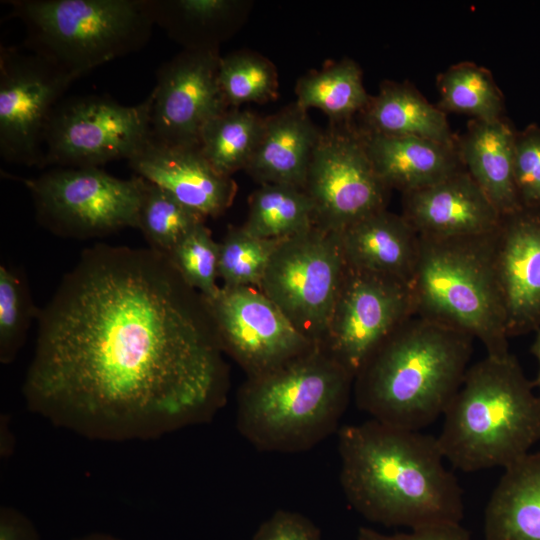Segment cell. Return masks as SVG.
Wrapping results in <instances>:
<instances>
[{"mask_svg": "<svg viewBox=\"0 0 540 540\" xmlns=\"http://www.w3.org/2000/svg\"><path fill=\"white\" fill-rule=\"evenodd\" d=\"M27 408L90 440L158 439L207 423L230 374L202 294L151 248L84 250L37 316Z\"/></svg>", "mask_w": 540, "mask_h": 540, "instance_id": "cell-1", "label": "cell"}, {"mask_svg": "<svg viewBox=\"0 0 540 540\" xmlns=\"http://www.w3.org/2000/svg\"><path fill=\"white\" fill-rule=\"evenodd\" d=\"M339 481L372 523L411 529L461 523L463 493L437 438L374 419L338 430Z\"/></svg>", "mask_w": 540, "mask_h": 540, "instance_id": "cell-2", "label": "cell"}, {"mask_svg": "<svg viewBox=\"0 0 540 540\" xmlns=\"http://www.w3.org/2000/svg\"><path fill=\"white\" fill-rule=\"evenodd\" d=\"M474 338L413 315L371 353L354 377L356 406L371 419L413 431L443 415L469 368Z\"/></svg>", "mask_w": 540, "mask_h": 540, "instance_id": "cell-3", "label": "cell"}, {"mask_svg": "<svg viewBox=\"0 0 540 540\" xmlns=\"http://www.w3.org/2000/svg\"><path fill=\"white\" fill-rule=\"evenodd\" d=\"M533 386L510 352L470 365L436 437L445 460L475 472L505 469L527 455L540 441V397Z\"/></svg>", "mask_w": 540, "mask_h": 540, "instance_id": "cell-4", "label": "cell"}, {"mask_svg": "<svg viewBox=\"0 0 540 540\" xmlns=\"http://www.w3.org/2000/svg\"><path fill=\"white\" fill-rule=\"evenodd\" d=\"M353 375L321 347L257 377L236 394L238 432L262 452L299 453L338 432Z\"/></svg>", "mask_w": 540, "mask_h": 540, "instance_id": "cell-5", "label": "cell"}, {"mask_svg": "<svg viewBox=\"0 0 540 540\" xmlns=\"http://www.w3.org/2000/svg\"><path fill=\"white\" fill-rule=\"evenodd\" d=\"M497 231L450 238L420 236L410 285L416 315L468 333L489 355L509 352L495 267Z\"/></svg>", "mask_w": 540, "mask_h": 540, "instance_id": "cell-6", "label": "cell"}, {"mask_svg": "<svg viewBox=\"0 0 540 540\" xmlns=\"http://www.w3.org/2000/svg\"><path fill=\"white\" fill-rule=\"evenodd\" d=\"M27 29L25 46L74 80L140 50L154 22L148 0H12Z\"/></svg>", "mask_w": 540, "mask_h": 540, "instance_id": "cell-7", "label": "cell"}, {"mask_svg": "<svg viewBox=\"0 0 540 540\" xmlns=\"http://www.w3.org/2000/svg\"><path fill=\"white\" fill-rule=\"evenodd\" d=\"M18 180L31 194L38 222L55 235L86 240L137 228L140 176L121 179L100 167H54Z\"/></svg>", "mask_w": 540, "mask_h": 540, "instance_id": "cell-8", "label": "cell"}, {"mask_svg": "<svg viewBox=\"0 0 540 540\" xmlns=\"http://www.w3.org/2000/svg\"><path fill=\"white\" fill-rule=\"evenodd\" d=\"M346 269L340 234L313 226L279 243L259 289L320 346Z\"/></svg>", "mask_w": 540, "mask_h": 540, "instance_id": "cell-9", "label": "cell"}, {"mask_svg": "<svg viewBox=\"0 0 540 540\" xmlns=\"http://www.w3.org/2000/svg\"><path fill=\"white\" fill-rule=\"evenodd\" d=\"M153 97L126 106L108 96L62 99L44 140L42 167H100L131 159L150 138Z\"/></svg>", "mask_w": 540, "mask_h": 540, "instance_id": "cell-10", "label": "cell"}, {"mask_svg": "<svg viewBox=\"0 0 540 540\" xmlns=\"http://www.w3.org/2000/svg\"><path fill=\"white\" fill-rule=\"evenodd\" d=\"M304 190L314 207L315 226L332 232L386 209L390 189L377 174L361 130L330 124L321 133Z\"/></svg>", "mask_w": 540, "mask_h": 540, "instance_id": "cell-11", "label": "cell"}, {"mask_svg": "<svg viewBox=\"0 0 540 540\" xmlns=\"http://www.w3.org/2000/svg\"><path fill=\"white\" fill-rule=\"evenodd\" d=\"M74 79L26 47L0 49V155L12 164L42 167L52 113Z\"/></svg>", "mask_w": 540, "mask_h": 540, "instance_id": "cell-12", "label": "cell"}, {"mask_svg": "<svg viewBox=\"0 0 540 540\" xmlns=\"http://www.w3.org/2000/svg\"><path fill=\"white\" fill-rule=\"evenodd\" d=\"M204 300L224 355L246 377L269 373L318 347L258 287L221 285Z\"/></svg>", "mask_w": 540, "mask_h": 540, "instance_id": "cell-13", "label": "cell"}, {"mask_svg": "<svg viewBox=\"0 0 540 540\" xmlns=\"http://www.w3.org/2000/svg\"><path fill=\"white\" fill-rule=\"evenodd\" d=\"M413 315L409 284L347 266L319 347L355 377L377 346Z\"/></svg>", "mask_w": 540, "mask_h": 540, "instance_id": "cell-14", "label": "cell"}, {"mask_svg": "<svg viewBox=\"0 0 540 540\" xmlns=\"http://www.w3.org/2000/svg\"><path fill=\"white\" fill-rule=\"evenodd\" d=\"M220 57L217 49H184L159 67L151 91L153 140L198 146L208 123L229 109L218 81Z\"/></svg>", "mask_w": 540, "mask_h": 540, "instance_id": "cell-15", "label": "cell"}, {"mask_svg": "<svg viewBox=\"0 0 540 540\" xmlns=\"http://www.w3.org/2000/svg\"><path fill=\"white\" fill-rule=\"evenodd\" d=\"M495 267L508 335L540 328V212L504 217L495 239Z\"/></svg>", "mask_w": 540, "mask_h": 540, "instance_id": "cell-16", "label": "cell"}, {"mask_svg": "<svg viewBox=\"0 0 540 540\" xmlns=\"http://www.w3.org/2000/svg\"><path fill=\"white\" fill-rule=\"evenodd\" d=\"M128 164L135 175L166 190L206 219L222 215L237 193L232 177L216 171L199 146L168 145L150 137Z\"/></svg>", "mask_w": 540, "mask_h": 540, "instance_id": "cell-17", "label": "cell"}, {"mask_svg": "<svg viewBox=\"0 0 540 540\" xmlns=\"http://www.w3.org/2000/svg\"><path fill=\"white\" fill-rule=\"evenodd\" d=\"M402 215L419 236L433 238L491 234L503 220L465 169L403 194Z\"/></svg>", "mask_w": 540, "mask_h": 540, "instance_id": "cell-18", "label": "cell"}, {"mask_svg": "<svg viewBox=\"0 0 540 540\" xmlns=\"http://www.w3.org/2000/svg\"><path fill=\"white\" fill-rule=\"evenodd\" d=\"M339 234L349 268L411 285L420 236L402 214L384 209Z\"/></svg>", "mask_w": 540, "mask_h": 540, "instance_id": "cell-19", "label": "cell"}, {"mask_svg": "<svg viewBox=\"0 0 540 540\" xmlns=\"http://www.w3.org/2000/svg\"><path fill=\"white\" fill-rule=\"evenodd\" d=\"M361 132L371 162L390 190L413 192L464 169L457 146L414 136Z\"/></svg>", "mask_w": 540, "mask_h": 540, "instance_id": "cell-20", "label": "cell"}, {"mask_svg": "<svg viewBox=\"0 0 540 540\" xmlns=\"http://www.w3.org/2000/svg\"><path fill=\"white\" fill-rule=\"evenodd\" d=\"M321 131L296 103L265 118L263 132L245 171L262 184L304 189Z\"/></svg>", "mask_w": 540, "mask_h": 540, "instance_id": "cell-21", "label": "cell"}, {"mask_svg": "<svg viewBox=\"0 0 540 540\" xmlns=\"http://www.w3.org/2000/svg\"><path fill=\"white\" fill-rule=\"evenodd\" d=\"M515 137L503 118L473 119L457 142L464 169L503 218L523 209L514 175Z\"/></svg>", "mask_w": 540, "mask_h": 540, "instance_id": "cell-22", "label": "cell"}, {"mask_svg": "<svg viewBox=\"0 0 540 540\" xmlns=\"http://www.w3.org/2000/svg\"><path fill=\"white\" fill-rule=\"evenodd\" d=\"M486 540H540V451L504 469L484 515Z\"/></svg>", "mask_w": 540, "mask_h": 540, "instance_id": "cell-23", "label": "cell"}, {"mask_svg": "<svg viewBox=\"0 0 540 540\" xmlns=\"http://www.w3.org/2000/svg\"><path fill=\"white\" fill-rule=\"evenodd\" d=\"M361 113L365 132L414 136L457 146L445 112L408 84L382 83L378 94L370 98Z\"/></svg>", "mask_w": 540, "mask_h": 540, "instance_id": "cell-24", "label": "cell"}, {"mask_svg": "<svg viewBox=\"0 0 540 540\" xmlns=\"http://www.w3.org/2000/svg\"><path fill=\"white\" fill-rule=\"evenodd\" d=\"M154 25L184 49H217L240 3L231 0H148Z\"/></svg>", "mask_w": 540, "mask_h": 540, "instance_id": "cell-25", "label": "cell"}, {"mask_svg": "<svg viewBox=\"0 0 540 540\" xmlns=\"http://www.w3.org/2000/svg\"><path fill=\"white\" fill-rule=\"evenodd\" d=\"M295 92L299 107L323 111L331 124L349 123L371 98L363 86L360 67L351 59L300 77Z\"/></svg>", "mask_w": 540, "mask_h": 540, "instance_id": "cell-26", "label": "cell"}, {"mask_svg": "<svg viewBox=\"0 0 540 540\" xmlns=\"http://www.w3.org/2000/svg\"><path fill=\"white\" fill-rule=\"evenodd\" d=\"M315 226L314 207L304 189L286 184H262L249 199L242 227L263 239H285Z\"/></svg>", "mask_w": 540, "mask_h": 540, "instance_id": "cell-27", "label": "cell"}, {"mask_svg": "<svg viewBox=\"0 0 540 540\" xmlns=\"http://www.w3.org/2000/svg\"><path fill=\"white\" fill-rule=\"evenodd\" d=\"M265 118L258 114L229 108L203 130L199 149L219 173L231 176L245 170L259 144Z\"/></svg>", "mask_w": 540, "mask_h": 540, "instance_id": "cell-28", "label": "cell"}, {"mask_svg": "<svg viewBox=\"0 0 540 540\" xmlns=\"http://www.w3.org/2000/svg\"><path fill=\"white\" fill-rule=\"evenodd\" d=\"M437 84L438 107L445 113H463L481 121L503 118V96L487 69L462 62L440 74Z\"/></svg>", "mask_w": 540, "mask_h": 540, "instance_id": "cell-29", "label": "cell"}, {"mask_svg": "<svg viewBox=\"0 0 540 540\" xmlns=\"http://www.w3.org/2000/svg\"><path fill=\"white\" fill-rule=\"evenodd\" d=\"M205 220L166 190L143 179L137 229L152 250L169 257L177 245Z\"/></svg>", "mask_w": 540, "mask_h": 540, "instance_id": "cell-30", "label": "cell"}, {"mask_svg": "<svg viewBox=\"0 0 540 540\" xmlns=\"http://www.w3.org/2000/svg\"><path fill=\"white\" fill-rule=\"evenodd\" d=\"M218 81L229 108L263 103L278 96L275 66L254 52L236 51L220 57Z\"/></svg>", "mask_w": 540, "mask_h": 540, "instance_id": "cell-31", "label": "cell"}, {"mask_svg": "<svg viewBox=\"0 0 540 540\" xmlns=\"http://www.w3.org/2000/svg\"><path fill=\"white\" fill-rule=\"evenodd\" d=\"M283 239H263L242 226L230 227L219 243L218 277L223 286L258 287L269 261Z\"/></svg>", "mask_w": 540, "mask_h": 540, "instance_id": "cell-32", "label": "cell"}, {"mask_svg": "<svg viewBox=\"0 0 540 540\" xmlns=\"http://www.w3.org/2000/svg\"><path fill=\"white\" fill-rule=\"evenodd\" d=\"M29 286L20 270L0 266V361L9 364L22 349L28 329L37 319Z\"/></svg>", "mask_w": 540, "mask_h": 540, "instance_id": "cell-33", "label": "cell"}, {"mask_svg": "<svg viewBox=\"0 0 540 540\" xmlns=\"http://www.w3.org/2000/svg\"><path fill=\"white\" fill-rule=\"evenodd\" d=\"M184 280L204 297L213 295L217 284L219 243L205 223L185 237L168 257Z\"/></svg>", "mask_w": 540, "mask_h": 540, "instance_id": "cell-34", "label": "cell"}, {"mask_svg": "<svg viewBox=\"0 0 540 540\" xmlns=\"http://www.w3.org/2000/svg\"><path fill=\"white\" fill-rule=\"evenodd\" d=\"M514 175L523 209L540 212V127L516 132Z\"/></svg>", "mask_w": 540, "mask_h": 540, "instance_id": "cell-35", "label": "cell"}, {"mask_svg": "<svg viewBox=\"0 0 540 540\" xmlns=\"http://www.w3.org/2000/svg\"><path fill=\"white\" fill-rule=\"evenodd\" d=\"M252 540H322V535L305 515L278 509L259 525Z\"/></svg>", "mask_w": 540, "mask_h": 540, "instance_id": "cell-36", "label": "cell"}, {"mask_svg": "<svg viewBox=\"0 0 540 540\" xmlns=\"http://www.w3.org/2000/svg\"><path fill=\"white\" fill-rule=\"evenodd\" d=\"M357 540H471L468 531L461 523L435 524L409 532L384 534L375 529L360 527Z\"/></svg>", "mask_w": 540, "mask_h": 540, "instance_id": "cell-37", "label": "cell"}, {"mask_svg": "<svg viewBox=\"0 0 540 540\" xmlns=\"http://www.w3.org/2000/svg\"><path fill=\"white\" fill-rule=\"evenodd\" d=\"M0 540H40L33 522L11 506L0 509Z\"/></svg>", "mask_w": 540, "mask_h": 540, "instance_id": "cell-38", "label": "cell"}, {"mask_svg": "<svg viewBox=\"0 0 540 540\" xmlns=\"http://www.w3.org/2000/svg\"><path fill=\"white\" fill-rule=\"evenodd\" d=\"M9 431L7 421L4 418V421L3 419L1 420V443L4 442V444L1 445V457L4 458H7L12 454L13 439L12 434Z\"/></svg>", "mask_w": 540, "mask_h": 540, "instance_id": "cell-39", "label": "cell"}, {"mask_svg": "<svg viewBox=\"0 0 540 540\" xmlns=\"http://www.w3.org/2000/svg\"><path fill=\"white\" fill-rule=\"evenodd\" d=\"M531 351L533 355L536 357L538 361V365H539V371H538V376H537L535 385L539 389V397H540V328L536 331V336H535L533 345L531 347Z\"/></svg>", "mask_w": 540, "mask_h": 540, "instance_id": "cell-40", "label": "cell"}, {"mask_svg": "<svg viewBox=\"0 0 540 540\" xmlns=\"http://www.w3.org/2000/svg\"><path fill=\"white\" fill-rule=\"evenodd\" d=\"M73 540H123L117 536L103 533V532H93L89 534H85L82 536H79Z\"/></svg>", "mask_w": 540, "mask_h": 540, "instance_id": "cell-41", "label": "cell"}]
</instances>
